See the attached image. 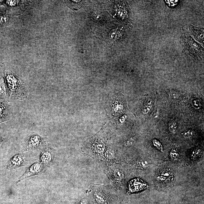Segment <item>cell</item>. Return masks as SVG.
<instances>
[{"label": "cell", "mask_w": 204, "mask_h": 204, "mask_svg": "<svg viewBox=\"0 0 204 204\" xmlns=\"http://www.w3.org/2000/svg\"><path fill=\"white\" fill-rule=\"evenodd\" d=\"M87 187L85 194L93 204H117L115 189L112 185L90 184Z\"/></svg>", "instance_id": "6da1fadb"}, {"label": "cell", "mask_w": 204, "mask_h": 204, "mask_svg": "<svg viewBox=\"0 0 204 204\" xmlns=\"http://www.w3.org/2000/svg\"><path fill=\"white\" fill-rule=\"evenodd\" d=\"M102 137H95L91 138L84 148L85 154L92 158L98 164L103 162L107 148Z\"/></svg>", "instance_id": "7a4b0ae2"}, {"label": "cell", "mask_w": 204, "mask_h": 204, "mask_svg": "<svg viewBox=\"0 0 204 204\" xmlns=\"http://www.w3.org/2000/svg\"><path fill=\"white\" fill-rule=\"evenodd\" d=\"M100 167L104 172L114 188L122 187L126 175L123 169L119 167V162L102 164Z\"/></svg>", "instance_id": "3957f363"}, {"label": "cell", "mask_w": 204, "mask_h": 204, "mask_svg": "<svg viewBox=\"0 0 204 204\" xmlns=\"http://www.w3.org/2000/svg\"><path fill=\"white\" fill-rule=\"evenodd\" d=\"M181 42L184 52L194 60L202 59L204 56V49L195 41L189 34H182Z\"/></svg>", "instance_id": "277c9868"}, {"label": "cell", "mask_w": 204, "mask_h": 204, "mask_svg": "<svg viewBox=\"0 0 204 204\" xmlns=\"http://www.w3.org/2000/svg\"><path fill=\"white\" fill-rule=\"evenodd\" d=\"M7 80L10 96L20 99L26 97L28 92L26 88L21 85L18 79L13 75L10 74L7 75Z\"/></svg>", "instance_id": "5b68a950"}, {"label": "cell", "mask_w": 204, "mask_h": 204, "mask_svg": "<svg viewBox=\"0 0 204 204\" xmlns=\"http://www.w3.org/2000/svg\"><path fill=\"white\" fill-rule=\"evenodd\" d=\"M45 144L43 138L38 134H34L28 136L25 140L24 148L25 150H28L39 149Z\"/></svg>", "instance_id": "8992f818"}, {"label": "cell", "mask_w": 204, "mask_h": 204, "mask_svg": "<svg viewBox=\"0 0 204 204\" xmlns=\"http://www.w3.org/2000/svg\"><path fill=\"white\" fill-rule=\"evenodd\" d=\"M55 151L50 146H46L43 148L39 156V163L45 167L49 166L53 163Z\"/></svg>", "instance_id": "52a82bcc"}, {"label": "cell", "mask_w": 204, "mask_h": 204, "mask_svg": "<svg viewBox=\"0 0 204 204\" xmlns=\"http://www.w3.org/2000/svg\"><path fill=\"white\" fill-rule=\"evenodd\" d=\"M45 168L46 167L41 164L40 163H34L27 169L24 174L17 181V183H19L25 179L41 174L45 171Z\"/></svg>", "instance_id": "ba28073f"}, {"label": "cell", "mask_w": 204, "mask_h": 204, "mask_svg": "<svg viewBox=\"0 0 204 204\" xmlns=\"http://www.w3.org/2000/svg\"><path fill=\"white\" fill-rule=\"evenodd\" d=\"M26 162L24 155L21 153L17 154L13 156L7 163L6 169L9 170L17 169L24 166Z\"/></svg>", "instance_id": "9c48e42d"}, {"label": "cell", "mask_w": 204, "mask_h": 204, "mask_svg": "<svg viewBox=\"0 0 204 204\" xmlns=\"http://www.w3.org/2000/svg\"><path fill=\"white\" fill-rule=\"evenodd\" d=\"M147 187L148 186L146 182L139 178L132 180L129 184V191L131 192L141 191Z\"/></svg>", "instance_id": "30bf717a"}, {"label": "cell", "mask_w": 204, "mask_h": 204, "mask_svg": "<svg viewBox=\"0 0 204 204\" xmlns=\"http://www.w3.org/2000/svg\"><path fill=\"white\" fill-rule=\"evenodd\" d=\"M189 31L197 41L203 43L204 29L190 25L189 26Z\"/></svg>", "instance_id": "8fae6325"}, {"label": "cell", "mask_w": 204, "mask_h": 204, "mask_svg": "<svg viewBox=\"0 0 204 204\" xmlns=\"http://www.w3.org/2000/svg\"><path fill=\"white\" fill-rule=\"evenodd\" d=\"M11 108L10 105L0 103V122L8 119L11 114Z\"/></svg>", "instance_id": "7c38bea8"}, {"label": "cell", "mask_w": 204, "mask_h": 204, "mask_svg": "<svg viewBox=\"0 0 204 204\" xmlns=\"http://www.w3.org/2000/svg\"><path fill=\"white\" fill-rule=\"evenodd\" d=\"M131 164L132 165L142 168H147L150 164V163L148 160H144V159L134 161L132 162Z\"/></svg>", "instance_id": "4fadbf2b"}, {"label": "cell", "mask_w": 204, "mask_h": 204, "mask_svg": "<svg viewBox=\"0 0 204 204\" xmlns=\"http://www.w3.org/2000/svg\"><path fill=\"white\" fill-rule=\"evenodd\" d=\"M81 1H69L68 4L69 6L74 10H78L81 7Z\"/></svg>", "instance_id": "5bb4252c"}, {"label": "cell", "mask_w": 204, "mask_h": 204, "mask_svg": "<svg viewBox=\"0 0 204 204\" xmlns=\"http://www.w3.org/2000/svg\"><path fill=\"white\" fill-rule=\"evenodd\" d=\"M6 89L5 84L2 78H0V95H5Z\"/></svg>", "instance_id": "9a60e30c"}, {"label": "cell", "mask_w": 204, "mask_h": 204, "mask_svg": "<svg viewBox=\"0 0 204 204\" xmlns=\"http://www.w3.org/2000/svg\"><path fill=\"white\" fill-rule=\"evenodd\" d=\"M177 127V123L176 121H173L170 123L169 124V131L171 133L175 134L176 133Z\"/></svg>", "instance_id": "2e32d148"}, {"label": "cell", "mask_w": 204, "mask_h": 204, "mask_svg": "<svg viewBox=\"0 0 204 204\" xmlns=\"http://www.w3.org/2000/svg\"><path fill=\"white\" fill-rule=\"evenodd\" d=\"M153 143L154 146L157 149H158L161 152H164V148H163L162 145L161 144V143L160 141L157 140V139H154L153 140Z\"/></svg>", "instance_id": "e0dca14e"}, {"label": "cell", "mask_w": 204, "mask_h": 204, "mask_svg": "<svg viewBox=\"0 0 204 204\" xmlns=\"http://www.w3.org/2000/svg\"><path fill=\"white\" fill-rule=\"evenodd\" d=\"M195 132L193 130H189L182 133V137L186 138H190L194 135Z\"/></svg>", "instance_id": "ac0fdd59"}, {"label": "cell", "mask_w": 204, "mask_h": 204, "mask_svg": "<svg viewBox=\"0 0 204 204\" xmlns=\"http://www.w3.org/2000/svg\"><path fill=\"white\" fill-rule=\"evenodd\" d=\"M191 104L196 109H198L201 107V104L198 100L194 99L191 100Z\"/></svg>", "instance_id": "d6986e66"}, {"label": "cell", "mask_w": 204, "mask_h": 204, "mask_svg": "<svg viewBox=\"0 0 204 204\" xmlns=\"http://www.w3.org/2000/svg\"><path fill=\"white\" fill-rule=\"evenodd\" d=\"M170 156L171 159H172L173 160H177L179 157V155L178 152L176 150L174 149L172 150L170 152Z\"/></svg>", "instance_id": "ffe728a7"}, {"label": "cell", "mask_w": 204, "mask_h": 204, "mask_svg": "<svg viewBox=\"0 0 204 204\" xmlns=\"http://www.w3.org/2000/svg\"><path fill=\"white\" fill-rule=\"evenodd\" d=\"M152 106V101H149L148 102L147 104L145 106L144 110L143 113L144 114H148L150 110H151V107Z\"/></svg>", "instance_id": "44dd1931"}, {"label": "cell", "mask_w": 204, "mask_h": 204, "mask_svg": "<svg viewBox=\"0 0 204 204\" xmlns=\"http://www.w3.org/2000/svg\"><path fill=\"white\" fill-rule=\"evenodd\" d=\"M172 175V173L171 172V171H168V170L164 171L161 174V175H162V176L168 179L171 177Z\"/></svg>", "instance_id": "7402d4cb"}, {"label": "cell", "mask_w": 204, "mask_h": 204, "mask_svg": "<svg viewBox=\"0 0 204 204\" xmlns=\"http://www.w3.org/2000/svg\"><path fill=\"white\" fill-rule=\"evenodd\" d=\"M166 3L169 7H173L175 6V5L178 4V1H166Z\"/></svg>", "instance_id": "603a6c76"}, {"label": "cell", "mask_w": 204, "mask_h": 204, "mask_svg": "<svg viewBox=\"0 0 204 204\" xmlns=\"http://www.w3.org/2000/svg\"><path fill=\"white\" fill-rule=\"evenodd\" d=\"M201 153L200 150L199 149H196L193 151L192 156L193 158H196L198 155H199Z\"/></svg>", "instance_id": "cb8c5ba5"}, {"label": "cell", "mask_w": 204, "mask_h": 204, "mask_svg": "<svg viewBox=\"0 0 204 204\" xmlns=\"http://www.w3.org/2000/svg\"><path fill=\"white\" fill-rule=\"evenodd\" d=\"M134 143V139L133 138H130L128 139L124 143V145L126 147H129L132 145Z\"/></svg>", "instance_id": "d4e9b609"}, {"label": "cell", "mask_w": 204, "mask_h": 204, "mask_svg": "<svg viewBox=\"0 0 204 204\" xmlns=\"http://www.w3.org/2000/svg\"><path fill=\"white\" fill-rule=\"evenodd\" d=\"M7 20V17L5 15L0 16V24H4V22H6Z\"/></svg>", "instance_id": "484cf974"}, {"label": "cell", "mask_w": 204, "mask_h": 204, "mask_svg": "<svg viewBox=\"0 0 204 204\" xmlns=\"http://www.w3.org/2000/svg\"><path fill=\"white\" fill-rule=\"evenodd\" d=\"M157 179L158 180H160L162 182H165L168 179V178L164 177L162 176L161 175L157 177Z\"/></svg>", "instance_id": "4316f807"}, {"label": "cell", "mask_w": 204, "mask_h": 204, "mask_svg": "<svg viewBox=\"0 0 204 204\" xmlns=\"http://www.w3.org/2000/svg\"><path fill=\"white\" fill-rule=\"evenodd\" d=\"M2 136H1V135H0V144L3 141V139H2Z\"/></svg>", "instance_id": "83f0119b"}]
</instances>
